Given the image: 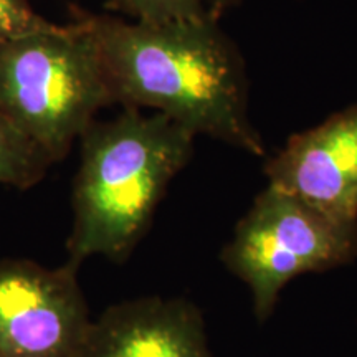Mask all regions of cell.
<instances>
[{
  "instance_id": "obj_1",
  "label": "cell",
  "mask_w": 357,
  "mask_h": 357,
  "mask_svg": "<svg viewBox=\"0 0 357 357\" xmlns=\"http://www.w3.org/2000/svg\"><path fill=\"white\" fill-rule=\"evenodd\" d=\"M95 38L114 102L149 108L194 136L265 154L248 118L247 78L235 45L205 15L149 25L71 7Z\"/></svg>"
},
{
  "instance_id": "obj_2",
  "label": "cell",
  "mask_w": 357,
  "mask_h": 357,
  "mask_svg": "<svg viewBox=\"0 0 357 357\" xmlns=\"http://www.w3.org/2000/svg\"><path fill=\"white\" fill-rule=\"evenodd\" d=\"M195 136L167 116L123 108L91 123L73 184L70 263L91 257L121 263L149 229L169 184L187 166Z\"/></svg>"
},
{
  "instance_id": "obj_3",
  "label": "cell",
  "mask_w": 357,
  "mask_h": 357,
  "mask_svg": "<svg viewBox=\"0 0 357 357\" xmlns=\"http://www.w3.org/2000/svg\"><path fill=\"white\" fill-rule=\"evenodd\" d=\"M114 105L96 42L73 19L53 32L0 42V113L37 144L52 164Z\"/></svg>"
},
{
  "instance_id": "obj_4",
  "label": "cell",
  "mask_w": 357,
  "mask_h": 357,
  "mask_svg": "<svg viewBox=\"0 0 357 357\" xmlns=\"http://www.w3.org/2000/svg\"><path fill=\"white\" fill-rule=\"evenodd\" d=\"M356 260L357 227L341 225L271 185L257 195L222 250L227 270L248 287L260 323L291 280Z\"/></svg>"
},
{
  "instance_id": "obj_5",
  "label": "cell",
  "mask_w": 357,
  "mask_h": 357,
  "mask_svg": "<svg viewBox=\"0 0 357 357\" xmlns=\"http://www.w3.org/2000/svg\"><path fill=\"white\" fill-rule=\"evenodd\" d=\"M77 265L0 260V357H75L91 318Z\"/></svg>"
},
{
  "instance_id": "obj_6",
  "label": "cell",
  "mask_w": 357,
  "mask_h": 357,
  "mask_svg": "<svg viewBox=\"0 0 357 357\" xmlns=\"http://www.w3.org/2000/svg\"><path fill=\"white\" fill-rule=\"evenodd\" d=\"M268 185L357 227V106L294 134L265 166Z\"/></svg>"
},
{
  "instance_id": "obj_7",
  "label": "cell",
  "mask_w": 357,
  "mask_h": 357,
  "mask_svg": "<svg viewBox=\"0 0 357 357\" xmlns=\"http://www.w3.org/2000/svg\"><path fill=\"white\" fill-rule=\"evenodd\" d=\"M75 357H212L202 312L185 298L118 303L91 321Z\"/></svg>"
},
{
  "instance_id": "obj_8",
  "label": "cell",
  "mask_w": 357,
  "mask_h": 357,
  "mask_svg": "<svg viewBox=\"0 0 357 357\" xmlns=\"http://www.w3.org/2000/svg\"><path fill=\"white\" fill-rule=\"evenodd\" d=\"M50 166L48 155L0 113V184L30 189L42 181Z\"/></svg>"
},
{
  "instance_id": "obj_9",
  "label": "cell",
  "mask_w": 357,
  "mask_h": 357,
  "mask_svg": "<svg viewBox=\"0 0 357 357\" xmlns=\"http://www.w3.org/2000/svg\"><path fill=\"white\" fill-rule=\"evenodd\" d=\"M105 10L149 25L195 20L208 15L205 0H106Z\"/></svg>"
},
{
  "instance_id": "obj_10",
  "label": "cell",
  "mask_w": 357,
  "mask_h": 357,
  "mask_svg": "<svg viewBox=\"0 0 357 357\" xmlns=\"http://www.w3.org/2000/svg\"><path fill=\"white\" fill-rule=\"evenodd\" d=\"M60 26L43 19L30 0H0V42L22 35L53 32Z\"/></svg>"
},
{
  "instance_id": "obj_11",
  "label": "cell",
  "mask_w": 357,
  "mask_h": 357,
  "mask_svg": "<svg viewBox=\"0 0 357 357\" xmlns=\"http://www.w3.org/2000/svg\"><path fill=\"white\" fill-rule=\"evenodd\" d=\"M238 3V0H205V6H207V12L212 19L220 20V17L225 13L229 8Z\"/></svg>"
}]
</instances>
